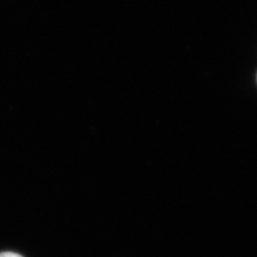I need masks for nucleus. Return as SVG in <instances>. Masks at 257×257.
<instances>
[{"label":"nucleus","mask_w":257,"mask_h":257,"mask_svg":"<svg viewBox=\"0 0 257 257\" xmlns=\"http://www.w3.org/2000/svg\"><path fill=\"white\" fill-rule=\"evenodd\" d=\"M0 257H23L19 253L12 252V251H5V252H0Z\"/></svg>","instance_id":"f257e3e1"}]
</instances>
